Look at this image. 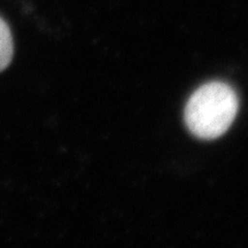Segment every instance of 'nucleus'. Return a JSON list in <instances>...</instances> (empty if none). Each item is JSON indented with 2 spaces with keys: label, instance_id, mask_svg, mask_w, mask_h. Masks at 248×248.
I'll list each match as a JSON object with an SVG mask.
<instances>
[{
  "label": "nucleus",
  "instance_id": "f257e3e1",
  "mask_svg": "<svg viewBox=\"0 0 248 248\" xmlns=\"http://www.w3.org/2000/svg\"><path fill=\"white\" fill-rule=\"evenodd\" d=\"M239 100L230 85L207 83L195 91L185 107V123L195 137L216 139L228 131L237 116Z\"/></svg>",
  "mask_w": 248,
  "mask_h": 248
},
{
  "label": "nucleus",
  "instance_id": "f03ea898",
  "mask_svg": "<svg viewBox=\"0 0 248 248\" xmlns=\"http://www.w3.org/2000/svg\"><path fill=\"white\" fill-rule=\"evenodd\" d=\"M14 53L13 37L8 24L0 17V71L9 66Z\"/></svg>",
  "mask_w": 248,
  "mask_h": 248
}]
</instances>
